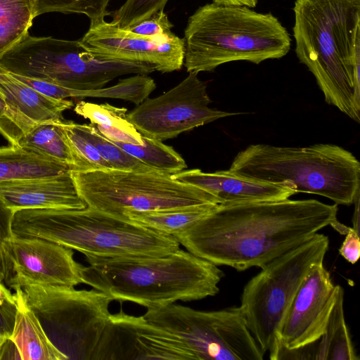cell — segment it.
Masks as SVG:
<instances>
[{
	"label": "cell",
	"instance_id": "1",
	"mask_svg": "<svg viewBox=\"0 0 360 360\" xmlns=\"http://www.w3.org/2000/svg\"><path fill=\"white\" fill-rule=\"evenodd\" d=\"M338 210L314 199L218 205L173 236L198 257L245 271L306 242L337 221Z\"/></svg>",
	"mask_w": 360,
	"mask_h": 360
},
{
	"label": "cell",
	"instance_id": "2",
	"mask_svg": "<svg viewBox=\"0 0 360 360\" xmlns=\"http://www.w3.org/2000/svg\"><path fill=\"white\" fill-rule=\"evenodd\" d=\"M295 53L325 101L360 121V0H295Z\"/></svg>",
	"mask_w": 360,
	"mask_h": 360
},
{
	"label": "cell",
	"instance_id": "3",
	"mask_svg": "<svg viewBox=\"0 0 360 360\" xmlns=\"http://www.w3.org/2000/svg\"><path fill=\"white\" fill-rule=\"evenodd\" d=\"M85 257L82 283L147 309L214 296L224 276L218 266L180 248L160 257Z\"/></svg>",
	"mask_w": 360,
	"mask_h": 360
},
{
	"label": "cell",
	"instance_id": "4",
	"mask_svg": "<svg viewBox=\"0 0 360 360\" xmlns=\"http://www.w3.org/2000/svg\"><path fill=\"white\" fill-rule=\"evenodd\" d=\"M12 231L17 236L41 238L84 255L102 257H160L180 248L172 236L88 206L18 210Z\"/></svg>",
	"mask_w": 360,
	"mask_h": 360
},
{
	"label": "cell",
	"instance_id": "5",
	"mask_svg": "<svg viewBox=\"0 0 360 360\" xmlns=\"http://www.w3.org/2000/svg\"><path fill=\"white\" fill-rule=\"evenodd\" d=\"M184 39L185 68L198 74L232 61L259 64L281 58L288 53L291 41L271 13L214 3L199 7L190 16Z\"/></svg>",
	"mask_w": 360,
	"mask_h": 360
},
{
	"label": "cell",
	"instance_id": "6",
	"mask_svg": "<svg viewBox=\"0 0 360 360\" xmlns=\"http://www.w3.org/2000/svg\"><path fill=\"white\" fill-rule=\"evenodd\" d=\"M229 170L271 183H289L307 193L349 205L359 194L360 163L349 150L332 143L307 147L252 144L234 158Z\"/></svg>",
	"mask_w": 360,
	"mask_h": 360
},
{
	"label": "cell",
	"instance_id": "7",
	"mask_svg": "<svg viewBox=\"0 0 360 360\" xmlns=\"http://www.w3.org/2000/svg\"><path fill=\"white\" fill-rule=\"evenodd\" d=\"M327 236L316 233L299 246L269 262L245 285L239 306L261 349L276 360L286 314L311 269L323 262Z\"/></svg>",
	"mask_w": 360,
	"mask_h": 360
},
{
	"label": "cell",
	"instance_id": "8",
	"mask_svg": "<svg viewBox=\"0 0 360 360\" xmlns=\"http://www.w3.org/2000/svg\"><path fill=\"white\" fill-rule=\"evenodd\" d=\"M0 70L75 90L101 89L120 76L155 71L146 63L98 59L79 40L29 33L0 57Z\"/></svg>",
	"mask_w": 360,
	"mask_h": 360
},
{
	"label": "cell",
	"instance_id": "9",
	"mask_svg": "<svg viewBox=\"0 0 360 360\" xmlns=\"http://www.w3.org/2000/svg\"><path fill=\"white\" fill-rule=\"evenodd\" d=\"M79 195L88 207L129 220L127 212H153L219 204L207 192L158 171L97 169L72 171Z\"/></svg>",
	"mask_w": 360,
	"mask_h": 360
},
{
	"label": "cell",
	"instance_id": "10",
	"mask_svg": "<svg viewBox=\"0 0 360 360\" xmlns=\"http://www.w3.org/2000/svg\"><path fill=\"white\" fill-rule=\"evenodd\" d=\"M21 288L47 337L67 360H91L110 315L112 298L94 288L44 285Z\"/></svg>",
	"mask_w": 360,
	"mask_h": 360
},
{
	"label": "cell",
	"instance_id": "11",
	"mask_svg": "<svg viewBox=\"0 0 360 360\" xmlns=\"http://www.w3.org/2000/svg\"><path fill=\"white\" fill-rule=\"evenodd\" d=\"M143 316L177 337L201 360H262L240 307L204 311L175 304L147 309Z\"/></svg>",
	"mask_w": 360,
	"mask_h": 360
},
{
	"label": "cell",
	"instance_id": "12",
	"mask_svg": "<svg viewBox=\"0 0 360 360\" xmlns=\"http://www.w3.org/2000/svg\"><path fill=\"white\" fill-rule=\"evenodd\" d=\"M212 103L206 82L189 72L179 84L163 94L146 98L126 118L143 136L160 141L174 139L218 119L238 115L209 107Z\"/></svg>",
	"mask_w": 360,
	"mask_h": 360
},
{
	"label": "cell",
	"instance_id": "13",
	"mask_svg": "<svg viewBox=\"0 0 360 360\" xmlns=\"http://www.w3.org/2000/svg\"><path fill=\"white\" fill-rule=\"evenodd\" d=\"M79 41L98 59L146 63L162 73L179 70L184 62V39L174 33L141 37L105 18L90 22Z\"/></svg>",
	"mask_w": 360,
	"mask_h": 360
},
{
	"label": "cell",
	"instance_id": "14",
	"mask_svg": "<svg viewBox=\"0 0 360 360\" xmlns=\"http://www.w3.org/2000/svg\"><path fill=\"white\" fill-rule=\"evenodd\" d=\"M190 360L194 354L174 335L143 316L122 309L109 316L91 360Z\"/></svg>",
	"mask_w": 360,
	"mask_h": 360
},
{
	"label": "cell",
	"instance_id": "15",
	"mask_svg": "<svg viewBox=\"0 0 360 360\" xmlns=\"http://www.w3.org/2000/svg\"><path fill=\"white\" fill-rule=\"evenodd\" d=\"M12 274L6 283L14 290L28 285L75 286L82 283L83 265L73 250L38 238L15 236L9 243Z\"/></svg>",
	"mask_w": 360,
	"mask_h": 360
},
{
	"label": "cell",
	"instance_id": "16",
	"mask_svg": "<svg viewBox=\"0 0 360 360\" xmlns=\"http://www.w3.org/2000/svg\"><path fill=\"white\" fill-rule=\"evenodd\" d=\"M340 287L333 284L323 262L311 269L282 324L278 354L282 350L291 351L314 343L322 336Z\"/></svg>",
	"mask_w": 360,
	"mask_h": 360
},
{
	"label": "cell",
	"instance_id": "17",
	"mask_svg": "<svg viewBox=\"0 0 360 360\" xmlns=\"http://www.w3.org/2000/svg\"><path fill=\"white\" fill-rule=\"evenodd\" d=\"M74 103L44 96L0 70V134L11 145L43 122L63 121Z\"/></svg>",
	"mask_w": 360,
	"mask_h": 360
},
{
	"label": "cell",
	"instance_id": "18",
	"mask_svg": "<svg viewBox=\"0 0 360 360\" xmlns=\"http://www.w3.org/2000/svg\"><path fill=\"white\" fill-rule=\"evenodd\" d=\"M185 184L213 195L219 205L281 200L296 193L289 183H271L251 179L229 170L205 172L199 169L182 170L172 174Z\"/></svg>",
	"mask_w": 360,
	"mask_h": 360
},
{
	"label": "cell",
	"instance_id": "19",
	"mask_svg": "<svg viewBox=\"0 0 360 360\" xmlns=\"http://www.w3.org/2000/svg\"><path fill=\"white\" fill-rule=\"evenodd\" d=\"M0 197L15 212L27 209L81 210L87 207L72 171L59 175L0 183Z\"/></svg>",
	"mask_w": 360,
	"mask_h": 360
},
{
	"label": "cell",
	"instance_id": "20",
	"mask_svg": "<svg viewBox=\"0 0 360 360\" xmlns=\"http://www.w3.org/2000/svg\"><path fill=\"white\" fill-rule=\"evenodd\" d=\"M17 311L10 339L22 360H67L52 344L39 321L29 307L22 289H14Z\"/></svg>",
	"mask_w": 360,
	"mask_h": 360
},
{
	"label": "cell",
	"instance_id": "21",
	"mask_svg": "<svg viewBox=\"0 0 360 360\" xmlns=\"http://www.w3.org/2000/svg\"><path fill=\"white\" fill-rule=\"evenodd\" d=\"M69 170L63 162L18 146L0 147V183L53 176Z\"/></svg>",
	"mask_w": 360,
	"mask_h": 360
},
{
	"label": "cell",
	"instance_id": "22",
	"mask_svg": "<svg viewBox=\"0 0 360 360\" xmlns=\"http://www.w3.org/2000/svg\"><path fill=\"white\" fill-rule=\"evenodd\" d=\"M344 291L340 288L322 336L309 345L310 359L317 360H358L344 315Z\"/></svg>",
	"mask_w": 360,
	"mask_h": 360
},
{
	"label": "cell",
	"instance_id": "23",
	"mask_svg": "<svg viewBox=\"0 0 360 360\" xmlns=\"http://www.w3.org/2000/svg\"><path fill=\"white\" fill-rule=\"evenodd\" d=\"M219 204H203L153 212H127L125 217L155 231L174 236L190 228L212 212Z\"/></svg>",
	"mask_w": 360,
	"mask_h": 360
},
{
	"label": "cell",
	"instance_id": "24",
	"mask_svg": "<svg viewBox=\"0 0 360 360\" xmlns=\"http://www.w3.org/2000/svg\"><path fill=\"white\" fill-rule=\"evenodd\" d=\"M60 122H43L22 136L15 146L68 165L77 171L75 158Z\"/></svg>",
	"mask_w": 360,
	"mask_h": 360
},
{
	"label": "cell",
	"instance_id": "25",
	"mask_svg": "<svg viewBox=\"0 0 360 360\" xmlns=\"http://www.w3.org/2000/svg\"><path fill=\"white\" fill-rule=\"evenodd\" d=\"M35 17L34 0H0V57L29 33Z\"/></svg>",
	"mask_w": 360,
	"mask_h": 360
},
{
	"label": "cell",
	"instance_id": "26",
	"mask_svg": "<svg viewBox=\"0 0 360 360\" xmlns=\"http://www.w3.org/2000/svg\"><path fill=\"white\" fill-rule=\"evenodd\" d=\"M111 141L156 171L173 174L187 167L184 158L172 147L160 141L143 136L141 145Z\"/></svg>",
	"mask_w": 360,
	"mask_h": 360
},
{
	"label": "cell",
	"instance_id": "27",
	"mask_svg": "<svg viewBox=\"0 0 360 360\" xmlns=\"http://www.w3.org/2000/svg\"><path fill=\"white\" fill-rule=\"evenodd\" d=\"M75 124L79 131L96 147L101 156L112 169L156 171L103 136L92 124Z\"/></svg>",
	"mask_w": 360,
	"mask_h": 360
},
{
	"label": "cell",
	"instance_id": "28",
	"mask_svg": "<svg viewBox=\"0 0 360 360\" xmlns=\"http://www.w3.org/2000/svg\"><path fill=\"white\" fill-rule=\"evenodd\" d=\"M75 111L89 120L94 125L118 129L143 143V135L126 118L127 109L125 108H118L108 103L80 101L77 103Z\"/></svg>",
	"mask_w": 360,
	"mask_h": 360
},
{
	"label": "cell",
	"instance_id": "29",
	"mask_svg": "<svg viewBox=\"0 0 360 360\" xmlns=\"http://www.w3.org/2000/svg\"><path fill=\"white\" fill-rule=\"evenodd\" d=\"M60 125L77 162V169L75 172L112 169L96 147L79 131L75 123L63 120Z\"/></svg>",
	"mask_w": 360,
	"mask_h": 360
},
{
	"label": "cell",
	"instance_id": "30",
	"mask_svg": "<svg viewBox=\"0 0 360 360\" xmlns=\"http://www.w3.org/2000/svg\"><path fill=\"white\" fill-rule=\"evenodd\" d=\"M36 17L43 13L59 12L86 15L90 22L111 14L107 11L110 0H34Z\"/></svg>",
	"mask_w": 360,
	"mask_h": 360
},
{
	"label": "cell",
	"instance_id": "31",
	"mask_svg": "<svg viewBox=\"0 0 360 360\" xmlns=\"http://www.w3.org/2000/svg\"><path fill=\"white\" fill-rule=\"evenodd\" d=\"M168 0H126L114 12L112 22L126 29L164 10Z\"/></svg>",
	"mask_w": 360,
	"mask_h": 360
},
{
	"label": "cell",
	"instance_id": "32",
	"mask_svg": "<svg viewBox=\"0 0 360 360\" xmlns=\"http://www.w3.org/2000/svg\"><path fill=\"white\" fill-rule=\"evenodd\" d=\"M14 213L0 197V276L6 283L12 274L9 243L14 236L12 231Z\"/></svg>",
	"mask_w": 360,
	"mask_h": 360
},
{
	"label": "cell",
	"instance_id": "33",
	"mask_svg": "<svg viewBox=\"0 0 360 360\" xmlns=\"http://www.w3.org/2000/svg\"><path fill=\"white\" fill-rule=\"evenodd\" d=\"M173 25L164 10L160 11L150 18L145 19L126 29L141 37H164L173 34Z\"/></svg>",
	"mask_w": 360,
	"mask_h": 360
},
{
	"label": "cell",
	"instance_id": "34",
	"mask_svg": "<svg viewBox=\"0 0 360 360\" xmlns=\"http://www.w3.org/2000/svg\"><path fill=\"white\" fill-rule=\"evenodd\" d=\"M16 311L14 294L0 281V333L7 338L11 335Z\"/></svg>",
	"mask_w": 360,
	"mask_h": 360
},
{
	"label": "cell",
	"instance_id": "35",
	"mask_svg": "<svg viewBox=\"0 0 360 360\" xmlns=\"http://www.w3.org/2000/svg\"><path fill=\"white\" fill-rule=\"evenodd\" d=\"M8 74L29 86L34 91L47 97L60 100L70 98V89L64 88L40 79L25 77L11 73Z\"/></svg>",
	"mask_w": 360,
	"mask_h": 360
},
{
	"label": "cell",
	"instance_id": "36",
	"mask_svg": "<svg viewBox=\"0 0 360 360\" xmlns=\"http://www.w3.org/2000/svg\"><path fill=\"white\" fill-rule=\"evenodd\" d=\"M339 249L340 254L349 263L355 264L360 257V240L359 231L349 228Z\"/></svg>",
	"mask_w": 360,
	"mask_h": 360
},
{
	"label": "cell",
	"instance_id": "37",
	"mask_svg": "<svg viewBox=\"0 0 360 360\" xmlns=\"http://www.w3.org/2000/svg\"><path fill=\"white\" fill-rule=\"evenodd\" d=\"M0 359H21L17 347L9 338L0 347Z\"/></svg>",
	"mask_w": 360,
	"mask_h": 360
},
{
	"label": "cell",
	"instance_id": "38",
	"mask_svg": "<svg viewBox=\"0 0 360 360\" xmlns=\"http://www.w3.org/2000/svg\"><path fill=\"white\" fill-rule=\"evenodd\" d=\"M213 3L223 6H245L253 8L258 0H212Z\"/></svg>",
	"mask_w": 360,
	"mask_h": 360
},
{
	"label": "cell",
	"instance_id": "39",
	"mask_svg": "<svg viewBox=\"0 0 360 360\" xmlns=\"http://www.w3.org/2000/svg\"><path fill=\"white\" fill-rule=\"evenodd\" d=\"M8 338L0 333V347Z\"/></svg>",
	"mask_w": 360,
	"mask_h": 360
},
{
	"label": "cell",
	"instance_id": "40",
	"mask_svg": "<svg viewBox=\"0 0 360 360\" xmlns=\"http://www.w3.org/2000/svg\"><path fill=\"white\" fill-rule=\"evenodd\" d=\"M0 281H1V282H3V281H2V279H1V276H0Z\"/></svg>",
	"mask_w": 360,
	"mask_h": 360
}]
</instances>
